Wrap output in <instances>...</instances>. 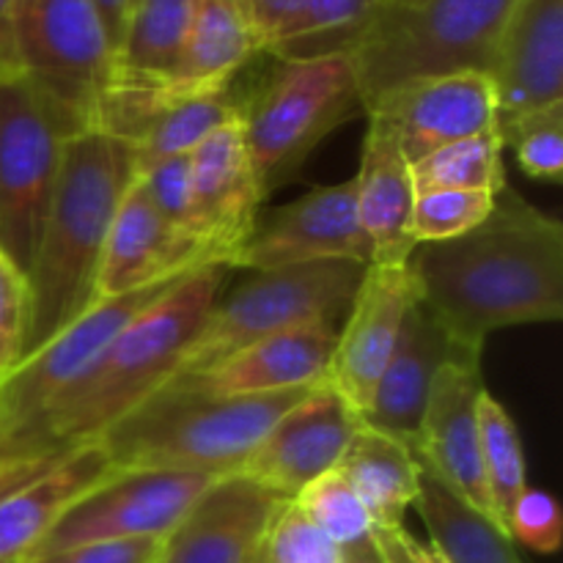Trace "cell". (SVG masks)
Here are the masks:
<instances>
[{
	"mask_svg": "<svg viewBox=\"0 0 563 563\" xmlns=\"http://www.w3.org/2000/svg\"><path fill=\"white\" fill-rule=\"evenodd\" d=\"M374 544L385 563H449L432 542H421L407 528H379Z\"/></svg>",
	"mask_w": 563,
	"mask_h": 563,
	"instance_id": "7bdbcfd3",
	"label": "cell"
},
{
	"mask_svg": "<svg viewBox=\"0 0 563 563\" xmlns=\"http://www.w3.org/2000/svg\"><path fill=\"white\" fill-rule=\"evenodd\" d=\"M517 0H416L385 5L352 49L363 110L379 93L451 71H489Z\"/></svg>",
	"mask_w": 563,
	"mask_h": 563,
	"instance_id": "5b68a950",
	"label": "cell"
},
{
	"mask_svg": "<svg viewBox=\"0 0 563 563\" xmlns=\"http://www.w3.org/2000/svg\"><path fill=\"white\" fill-rule=\"evenodd\" d=\"M412 509L427 526L429 542L449 563H520L506 528L460 498L423 465Z\"/></svg>",
	"mask_w": 563,
	"mask_h": 563,
	"instance_id": "4316f807",
	"label": "cell"
},
{
	"mask_svg": "<svg viewBox=\"0 0 563 563\" xmlns=\"http://www.w3.org/2000/svg\"><path fill=\"white\" fill-rule=\"evenodd\" d=\"M385 5L388 0H302L297 16L267 53L278 60L352 55Z\"/></svg>",
	"mask_w": 563,
	"mask_h": 563,
	"instance_id": "f1b7e54d",
	"label": "cell"
},
{
	"mask_svg": "<svg viewBox=\"0 0 563 563\" xmlns=\"http://www.w3.org/2000/svg\"><path fill=\"white\" fill-rule=\"evenodd\" d=\"M465 357L482 355L465 350L421 302H416L401 324V335L374 388L368 410L363 412V423L412 445L421 429L434 379L449 363L465 361Z\"/></svg>",
	"mask_w": 563,
	"mask_h": 563,
	"instance_id": "7402d4cb",
	"label": "cell"
},
{
	"mask_svg": "<svg viewBox=\"0 0 563 563\" xmlns=\"http://www.w3.org/2000/svg\"><path fill=\"white\" fill-rule=\"evenodd\" d=\"M240 3L253 36H256L258 53H267L269 44L295 20L302 0H240Z\"/></svg>",
	"mask_w": 563,
	"mask_h": 563,
	"instance_id": "b9f144b4",
	"label": "cell"
},
{
	"mask_svg": "<svg viewBox=\"0 0 563 563\" xmlns=\"http://www.w3.org/2000/svg\"><path fill=\"white\" fill-rule=\"evenodd\" d=\"M335 471L366 506L374 531L405 528L407 511L421 487V460L410 443L363 423Z\"/></svg>",
	"mask_w": 563,
	"mask_h": 563,
	"instance_id": "d4e9b609",
	"label": "cell"
},
{
	"mask_svg": "<svg viewBox=\"0 0 563 563\" xmlns=\"http://www.w3.org/2000/svg\"><path fill=\"white\" fill-rule=\"evenodd\" d=\"M302 515L333 539L341 550L357 548L374 537V522L352 484L339 471H330L295 495Z\"/></svg>",
	"mask_w": 563,
	"mask_h": 563,
	"instance_id": "d6a6232c",
	"label": "cell"
},
{
	"mask_svg": "<svg viewBox=\"0 0 563 563\" xmlns=\"http://www.w3.org/2000/svg\"><path fill=\"white\" fill-rule=\"evenodd\" d=\"M407 3H416V0H388V5H407Z\"/></svg>",
	"mask_w": 563,
	"mask_h": 563,
	"instance_id": "7dc6e473",
	"label": "cell"
},
{
	"mask_svg": "<svg viewBox=\"0 0 563 563\" xmlns=\"http://www.w3.org/2000/svg\"><path fill=\"white\" fill-rule=\"evenodd\" d=\"M69 449H47V445L27 443V440L0 438V498L49 471L55 462L64 460Z\"/></svg>",
	"mask_w": 563,
	"mask_h": 563,
	"instance_id": "ab89813d",
	"label": "cell"
},
{
	"mask_svg": "<svg viewBox=\"0 0 563 563\" xmlns=\"http://www.w3.org/2000/svg\"><path fill=\"white\" fill-rule=\"evenodd\" d=\"M137 179L135 146L102 130L66 137L27 267L31 322L22 357L93 306L99 264L121 198Z\"/></svg>",
	"mask_w": 563,
	"mask_h": 563,
	"instance_id": "7a4b0ae2",
	"label": "cell"
},
{
	"mask_svg": "<svg viewBox=\"0 0 563 563\" xmlns=\"http://www.w3.org/2000/svg\"><path fill=\"white\" fill-rule=\"evenodd\" d=\"M159 548L163 539H110L38 555L27 563H154L159 559Z\"/></svg>",
	"mask_w": 563,
	"mask_h": 563,
	"instance_id": "60d3db41",
	"label": "cell"
},
{
	"mask_svg": "<svg viewBox=\"0 0 563 563\" xmlns=\"http://www.w3.org/2000/svg\"><path fill=\"white\" fill-rule=\"evenodd\" d=\"M366 275V264L319 262L258 269L229 295H220L176 374H192L269 335L308 324H341Z\"/></svg>",
	"mask_w": 563,
	"mask_h": 563,
	"instance_id": "52a82bcc",
	"label": "cell"
},
{
	"mask_svg": "<svg viewBox=\"0 0 563 563\" xmlns=\"http://www.w3.org/2000/svg\"><path fill=\"white\" fill-rule=\"evenodd\" d=\"M214 264L198 240L174 229L148 201L141 181H132L115 209L104 242L93 302L130 295L163 280L179 278L190 269Z\"/></svg>",
	"mask_w": 563,
	"mask_h": 563,
	"instance_id": "ffe728a7",
	"label": "cell"
},
{
	"mask_svg": "<svg viewBox=\"0 0 563 563\" xmlns=\"http://www.w3.org/2000/svg\"><path fill=\"white\" fill-rule=\"evenodd\" d=\"M396 132L405 157H421L465 137L498 132V97L487 71H451L421 77L379 93L366 104Z\"/></svg>",
	"mask_w": 563,
	"mask_h": 563,
	"instance_id": "4fadbf2b",
	"label": "cell"
},
{
	"mask_svg": "<svg viewBox=\"0 0 563 563\" xmlns=\"http://www.w3.org/2000/svg\"><path fill=\"white\" fill-rule=\"evenodd\" d=\"M520 563H522V561H520Z\"/></svg>",
	"mask_w": 563,
	"mask_h": 563,
	"instance_id": "f907efd6",
	"label": "cell"
},
{
	"mask_svg": "<svg viewBox=\"0 0 563 563\" xmlns=\"http://www.w3.org/2000/svg\"><path fill=\"white\" fill-rule=\"evenodd\" d=\"M504 528L511 542L533 550V553L553 555L559 553L563 539V520L559 500L544 489L526 487L517 495L504 517Z\"/></svg>",
	"mask_w": 563,
	"mask_h": 563,
	"instance_id": "74e56055",
	"label": "cell"
},
{
	"mask_svg": "<svg viewBox=\"0 0 563 563\" xmlns=\"http://www.w3.org/2000/svg\"><path fill=\"white\" fill-rule=\"evenodd\" d=\"M22 75L14 42V0H0V80Z\"/></svg>",
	"mask_w": 563,
	"mask_h": 563,
	"instance_id": "ee69618b",
	"label": "cell"
},
{
	"mask_svg": "<svg viewBox=\"0 0 563 563\" xmlns=\"http://www.w3.org/2000/svg\"><path fill=\"white\" fill-rule=\"evenodd\" d=\"M251 563H262V559H258V553H256V559H253Z\"/></svg>",
	"mask_w": 563,
	"mask_h": 563,
	"instance_id": "c3c4849f",
	"label": "cell"
},
{
	"mask_svg": "<svg viewBox=\"0 0 563 563\" xmlns=\"http://www.w3.org/2000/svg\"><path fill=\"white\" fill-rule=\"evenodd\" d=\"M93 5H97L99 16H102L104 33H108L110 47H113V55H115V49H119L121 44V36H124V25H126V16H130L132 0H93Z\"/></svg>",
	"mask_w": 563,
	"mask_h": 563,
	"instance_id": "f6af8a7d",
	"label": "cell"
},
{
	"mask_svg": "<svg viewBox=\"0 0 563 563\" xmlns=\"http://www.w3.org/2000/svg\"><path fill=\"white\" fill-rule=\"evenodd\" d=\"M212 473L113 471L64 511L33 559L110 539H165L214 482Z\"/></svg>",
	"mask_w": 563,
	"mask_h": 563,
	"instance_id": "8fae6325",
	"label": "cell"
},
{
	"mask_svg": "<svg viewBox=\"0 0 563 563\" xmlns=\"http://www.w3.org/2000/svg\"><path fill=\"white\" fill-rule=\"evenodd\" d=\"M258 559L262 563H341L344 550L324 537L295 500H286L269 522Z\"/></svg>",
	"mask_w": 563,
	"mask_h": 563,
	"instance_id": "d590c367",
	"label": "cell"
},
{
	"mask_svg": "<svg viewBox=\"0 0 563 563\" xmlns=\"http://www.w3.org/2000/svg\"><path fill=\"white\" fill-rule=\"evenodd\" d=\"M256 53V36L240 0H196L185 49L168 86L176 93L223 91Z\"/></svg>",
	"mask_w": 563,
	"mask_h": 563,
	"instance_id": "484cf974",
	"label": "cell"
},
{
	"mask_svg": "<svg viewBox=\"0 0 563 563\" xmlns=\"http://www.w3.org/2000/svg\"><path fill=\"white\" fill-rule=\"evenodd\" d=\"M487 75L498 97V130L563 104V0H517Z\"/></svg>",
	"mask_w": 563,
	"mask_h": 563,
	"instance_id": "d6986e66",
	"label": "cell"
},
{
	"mask_svg": "<svg viewBox=\"0 0 563 563\" xmlns=\"http://www.w3.org/2000/svg\"><path fill=\"white\" fill-rule=\"evenodd\" d=\"M341 563H385L383 555H379L377 544H374V537L368 539V542L357 544V548H350L344 550V559Z\"/></svg>",
	"mask_w": 563,
	"mask_h": 563,
	"instance_id": "bcb514c9",
	"label": "cell"
},
{
	"mask_svg": "<svg viewBox=\"0 0 563 563\" xmlns=\"http://www.w3.org/2000/svg\"><path fill=\"white\" fill-rule=\"evenodd\" d=\"M311 388L269 396H212L165 383L93 443L102 445L115 471L225 476L245 467L269 429Z\"/></svg>",
	"mask_w": 563,
	"mask_h": 563,
	"instance_id": "277c9868",
	"label": "cell"
},
{
	"mask_svg": "<svg viewBox=\"0 0 563 563\" xmlns=\"http://www.w3.org/2000/svg\"><path fill=\"white\" fill-rule=\"evenodd\" d=\"M339 324H308L269 335L234 355L168 383L212 396H269L322 383L335 350Z\"/></svg>",
	"mask_w": 563,
	"mask_h": 563,
	"instance_id": "44dd1931",
	"label": "cell"
},
{
	"mask_svg": "<svg viewBox=\"0 0 563 563\" xmlns=\"http://www.w3.org/2000/svg\"><path fill=\"white\" fill-rule=\"evenodd\" d=\"M363 427V416L328 383H317L267 432L240 473L291 500L300 489L335 471Z\"/></svg>",
	"mask_w": 563,
	"mask_h": 563,
	"instance_id": "9a60e30c",
	"label": "cell"
},
{
	"mask_svg": "<svg viewBox=\"0 0 563 563\" xmlns=\"http://www.w3.org/2000/svg\"><path fill=\"white\" fill-rule=\"evenodd\" d=\"M372 264V245L361 229L352 179L313 187L284 207L258 212L231 269H278L295 264Z\"/></svg>",
	"mask_w": 563,
	"mask_h": 563,
	"instance_id": "7c38bea8",
	"label": "cell"
},
{
	"mask_svg": "<svg viewBox=\"0 0 563 563\" xmlns=\"http://www.w3.org/2000/svg\"><path fill=\"white\" fill-rule=\"evenodd\" d=\"M154 563H159V561H154Z\"/></svg>",
	"mask_w": 563,
	"mask_h": 563,
	"instance_id": "681fc988",
	"label": "cell"
},
{
	"mask_svg": "<svg viewBox=\"0 0 563 563\" xmlns=\"http://www.w3.org/2000/svg\"><path fill=\"white\" fill-rule=\"evenodd\" d=\"M504 148L515 152L522 174L542 185L563 179V104L522 115L498 130Z\"/></svg>",
	"mask_w": 563,
	"mask_h": 563,
	"instance_id": "e575fe53",
	"label": "cell"
},
{
	"mask_svg": "<svg viewBox=\"0 0 563 563\" xmlns=\"http://www.w3.org/2000/svg\"><path fill=\"white\" fill-rule=\"evenodd\" d=\"M368 130L363 137V152L355 185V209L361 229L372 245V264L396 267L407 264L416 242L410 236L416 181L410 159L401 152L396 132L377 115H366Z\"/></svg>",
	"mask_w": 563,
	"mask_h": 563,
	"instance_id": "603a6c76",
	"label": "cell"
},
{
	"mask_svg": "<svg viewBox=\"0 0 563 563\" xmlns=\"http://www.w3.org/2000/svg\"><path fill=\"white\" fill-rule=\"evenodd\" d=\"M418 302L484 355L493 333L563 319V225L509 185L467 234L416 245L407 258Z\"/></svg>",
	"mask_w": 563,
	"mask_h": 563,
	"instance_id": "6da1fadb",
	"label": "cell"
},
{
	"mask_svg": "<svg viewBox=\"0 0 563 563\" xmlns=\"http://www.w3.org/2000/svg\"><path fill=\"white\" fill-rule=\"evenodd\" d=\"M31 322L27 275L0 251V383L22 361Z\"/></svg>",
	"mask_w": 563,
	"mask_h": 563,
	"instance_id": "f35d334b",
	"label": "cell"
},
{
	"mask_svg": "<svg viewBox=\"0 0 563 563\" xmlns=\"http://www.w3.org/2000/svg\"><path fill=\"white\" fill-rule=\"evenodd\" d=\"M69 126L25 75L0 80V251L27 275Z\"/></svg>",
	"mask_w": 563,
	"mask_h": 563,
	"instance_id": "9c48e42d",
	"label": "cell"
},
{
	"mask_svg": "<svg viewBox=\"0 0 563 563\" xmlns=\"http://www.w3.org/2000/svg\"><path fill=\"white\" fill-rule=\"evenodd\" d=\"M240 113L242 102L231 93V88L207 93H176L170 88L168 104L159 110L146 135L135 143L137 174L152 168L159 159L190 154L218 126Z\"/></svg>",
	"mask_w": 563,
	"mask_h": 563,
	"instance_id": "f546056e",
	"label": "cell"
},
{
	"mask_svg": "<svg viewBox=\"0 0 563 563\" xmlns=\"http://www.w3.org/2000/svg\"><path fill=\"white\" fill-rule=\"evenodd\" d=\"M504 143L498 132L465 137L434 148L432 154L412 163L416 190H484L500 192L506 181Z\"/></svg>",
	"mask_w": 563,
	"mask_h": 563,
	"instance_id": "4dcf8cb0",
	"label": "cell"
},
{
	"mask_svg": "<svg viewBox=\"0 0 563 563\" xmlns=\"http://www.w3.org/2000/svg\"><path fill=\"white\" fill-rule=\"evenodd\" d=\"M179 278L163 280V284L130 291V295L97 300L75 322L66 324L58 335H53L47 344L38 346L33 355L22 357L14 372L0 383V438L36 443L33 427L38 423V418L97 363L104 346L143 308L152 306Z\"/></svg>",
	"mask_w": 563,
	"mask_h": 563,
	"instance_id": "30bf717a",
	"label": "cell"
},
{
	"mask_svg": "<svg viewBox=\"0 0 563 563\" xmlns=\"http://www.w3.org/2000/svg\"><path fill=\"white\" fill-rule=\"evenodd\" d=\"M478 421H482V462L489 500L504 526L506 511L515 504L517 495L531 487L526 449H522V438L509 410L489 390H484L482 401H478Z\"/></svg>",
	"mask_w": 563,
	"mask_h": 563,
	"instance_id": "1f68e13d",
	"label": "cell"
},
{
	"mask_svg": "<svg viewBox=\"0 0 563 563\" xmlns=\"http://www.w3.org/2000/svg\"><path fill=\"white\" fill-rule=\"evenodd\" d=\"M20 71L49 99L71 135L93 130L115 55L93 0H14Z\"/></svg>",
	"mask_w": 563,
	"mask_h": 563,
	"instance_id": "ba28073f",
	"label": "cell"
},
{
	"mask_svg": "<svg viewBox=\"0 0 563 563\" xmlns=\"http://www.w3.org/2000/svg\"><path fill=\"white\" fill-rule=\"evenodd\" d=\"M196 0H132L113 77L170 82L185 49Z\"/></svg>",
	"mask_w": 563,
	"mask_h": 563,
	"instance_id": "83f0119b",
	"label": "cell"
},
{
	"mask_svg": "<svg viewBox=\"0 0 563 563\" xmlns=\"http://www.w3.org/2000/svg\"><path fill=\"white\" fill-rule=\"evenodd\" d=\"M286 498L245 473L214 478L174 531L163 539L159 563H251Z\"/></svg>",
	"mask_w": 563,
	"mask_h": 563,
	"instance_id": "e0dca14e",
	"label": "cell"
},
{
	"mask_svg": "<svg viewBox=\"0 0 563 563\" xmlns=\"http://www.w3.org/2000/svg\"><path fill=\"white\" fill-rule=\"evenodd\" d=\"M115 467L99 443L66 451L49 471L0 498V563H27L55 522Z\"/></svg>",
	"mask_w": 563,
	"mask_h": 563,
	"instance_id": "cb8c5ba5",
	"label": "cell"
},
{
	"mask_svg": "<svg viewBox=\"0 0 563 563\" xmlns=\"http://www.w3.org/2000/svg\"><path fill=\"white\" fill-rule=\"evenodd\" d=\"M357 113L363 93L350 53L278 60L267 82L242 102L247 154L264 196L286 185L313 148Z\"/></svg>",
	"mask_w": 563,
	"mask_h": 563,
	"instance_id": "8992f818",
	"label": "cell"
},
{
	"mask_svg": "<svg viewBox=\"0 0 563 563\" xmlns=\"http://www.w3.org/2000/svg\"><path fill=\"white\" fill-rule=\"evenodd\" d=\"M484 390L487 385L482 377V357L449 363L434 379L412 449L432 476H438L445 487L454 489L478 511L500 522L489 500L482 462L478 401Z\"/></svg>",
	"mask_w": 563,
	"mask_h": 563,
	"instance_id": "2e32d148",
	"label": "cell"
},
{
	"mask_svg": "<svg viewBox=\"0 0 563 563\" xmlns=\"http://www.w3.org/2000/svg\"><path fill=\"white\" fill-rule=\"evenodd\" d=\"M137 181L146 190L148 201L174 229L185 231L192 240L201 242L196 231V212H192V185H190V154L168 157L154 163L152 168L141 170ZM203 245V242H201ZM207 251V245H203ZM209 253V251H207ZM212 258V256H209Z\"/></svg>",
	"mask_w": 563,
	"mask_h": 563,
	"instance_id": "8d00e7d4",
	"label": "cell"
},
{
	"mask_svg": "<svg viewBox=\"0 0 563 563\" xmlns=\"http://www.w3.org/2000/svg\"><path fill=\"white\" fill-rule=\"evenodd\" d=\"M418 302L407 264H368L355 297L339 324L335 350L324 383L346 399L352 410H368L374 388L388 366L410 308Z\"/></svg>",
	"mask_w": 563,
	"mask_h": 563,
	"instance_id": "5bb4252c",
	"label": "cell"
},
{
	"mask_svg": "<svg viewBox=\"0 0 563 563\" xmlns=\"http://www.w3.org/2000/svg\"><path fill=\"white\" fill-rule=\"evenodd\" d=\"M231 267L203 264L181 275L143 308L97 357L91 368L38 418L33 440L47 449L93 443L115 421L163 388L209 311L223 295Z\"/></svg>",
	"mask_w": 563,
	"mask_h": 563,
	"instance_id": "3957f363",
	"label": "cell"
},
{
	"mask_svg": "<svg viewBox=\"0 0 563 563\" xmlns=\"http://www.w3.org/2000/svg\"><path fill=\"white\" fill-rule=\"evenodd\" d=\"M498 192L484 190H421L416 192L410 236L416 245L454 240L467 234L493 212Z\"/></svg>",
	"mask_w": 563,
	"mask_h": 563,
	"instance_id": "836d02e7",
	"label": "cell"
},
{
	"mask_svg": "<svg viewBox=\"0 0 563 563\" xmlns=\"http://www.w3.org/2000/svg\"><path fill=\"white\" fill-rule=\"evenodd\" d=\"M190 185L198 236L214 264L231 267L267 198L247 154L242 113L192 148Z\"/></svg>",
	"mask_w": 563,
	"mask_h": 563,
	"instance_id": "ac0fdd59",
	"label": "cell"
}]
</instances>
